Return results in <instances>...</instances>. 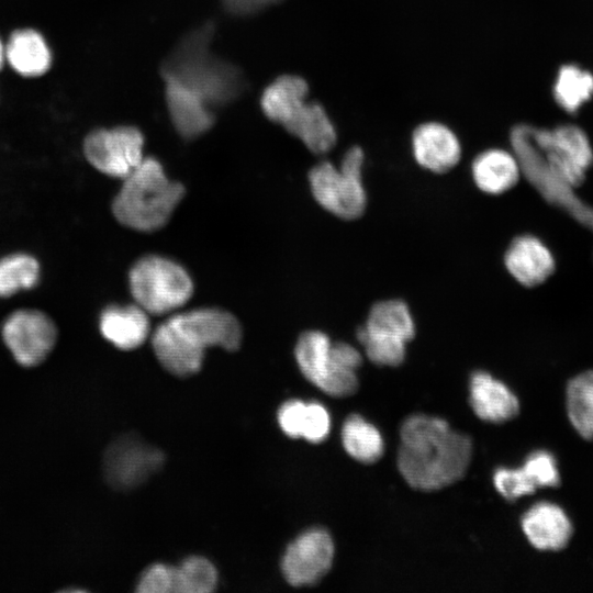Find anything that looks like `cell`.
Listing matches in <instances>:
<instances>
[{
	"label": "cell",
	"mask_w": 593,
	"mask_h": 593,
	"mask_svg": "<svg viewBox=\"0 0 593 593\" xmlns=\"http://www.w3.org/2000/svg\"><path fill=\"white\" fill-rule=\"evenodd\" d=\"M415 335L407 304L398 299L374 303L356 336L366 356L376 365L395 367L405 358V346Z\"/></svg>",
	"instance_id": "9"
},
{
	"label": "cell",
	"mask_w": 593,
	"mask_h": 593,
	"mask_svg": "<svg viewBox=\"0 0 593 593\" xmlns=\"http://www.w3.org/2000/svg\"><path fill=\"white\" fill-rule=\"evenodd\" d=\"M175 590V567L155 563L141 575L136 591L139 593H169Z\"/></svg>",
	"instance_id": "31"
},
{
	"label": "cell",
	"mask_w": 593,
	"mask_h": 593,
	"mask_svg": "<svg viewBox=\"0 0 593 593\" xmlns=\"http://www.w3.org/2000/svg\"><path fill=\"white\" fill-rule=\"evenodd\" d=\"M5 60V46L3 45L2 41L0 40V70L3 67Z\"/></svg>",
	"instance_id": "35"
},
{
	"label": "cell",
	"mask_w": 593,
	"mask_h": 593,
	"mask_svg": "<svg viewBox=\"0 0 593 593\" xmlns=\"http://www.w3.org/2000/svg\"><path fill=\"white\" fill-rule=\"evenodd\" d=\"M522 528L528 541L539 550H560L572 535V524L567 513L550 502L532 506L522 518Z\"/></svg>",
	"instance_id": "17"
},
{
	"label": "cell",
	"mask_w": 593,
	"mask_h": 593,
	"mask_svg": "<svg viewBox=\"0 0 593 593\" xmlns=\"http://www.w3.org/2000/svg\"><path fill=\"white\" fill-rule=\"evenodd\" d=\"M165 456L158 448L136 435L115 439L104 456V473L115 489H134L147 481L164 465Z\"/></svg>",
	"instance_id": "12"
},
{
	"label": "cell",
	"mask_w": 593,
	"mask_h": 593,
	"mask_svg": "<svg viewBox=\"0 0 593 593\" xmlns=\"http://www.w3.org/2000/svg\"><path fill=\"white\" fill-rule=\"evenodd\" d=\"M40 264L29 254L18 253L0 259V298L33 288L40 279Z\"/></svg>",
	"instance_id": "27"
},
{
	"label": "cell",
	"mask_w": 593,
	"mask_h": 593,
	"mask_svg": "<svg viewBox=\"0 0 593 593\" xmlns=\"http://www.w3.org/2000/svg\"><path fill=\"white\" fill-rule=\"evenodd\" d=\"M331 428V418L327 410L320 403H306L302 436L310 443L323 441Z\"/></svg>",
	"instance_id": "32"
},
{
	"label": "cell",
	"mask_w": 593,
	"mask_h": 593,
	"mask_svg": "<svg viewBox=\"0 0 593 593\" xmlns=\"http://www.w3.org/2000/svg\"><path fill=\"white\" fill-rule=\"evenodd\" d=\"M537 488L556 486L560 474L555 457L545 450L530 454L522 467Z\"/></svg>",
	"instance_id": "29"
},
{
	"label": "cell",
	"mask_w": 593,
	"mask_h": 593,
	"mask_svg": "<svg viewBox=\"0 0 593 593\" xmlns=\"http://www.w3.org/2000/svg\"><path fill=\"white\" fill-rule=\"evenodd\" d=\"M470 404L478 417L492 423H504L519 411L516 395L501 381L484 371L470 379Z\"/></svg>",
	"instance_id": "18"
},
{
	"label": "cell",
	"mask_w": 593,
	"mask_h": 593,
	"mask_svg": "<svg viewBox=\"0 0 593 593\" xmlns=\"http://www.w3.org/2000/svg\"><path fill=\"white\" fill-rule=\"evenodd\" d=\"M131 293L147 314L161 315L182 306L192 295L193 283L176 261L148 255L138 259L128 275Z\"/></svg>",
	"instance_id": "8"
},
{
	"label": "cell",
	"mask_w": 593,
	"mask_h": 593,
	"mask_svg": "<svg viewBox=\"0 0 593 593\" xmlns=\"http://www.w3.org/2000/svg\"><path fill=\"white\" fill-rule=\"evenodd\" d=\"M294 357L306 380L326 394L346 398L357 391L356 372L362 357L354 346L333 343L323 332L307 331L299 337Z\"/></svg>",
	"instance_id": "6"
},
{
	"label": "cell",
	"mask_w": 593,
	"mask_h": 593,
	"mask_svg": "<svg viewBox=\"0 0 593 593\" xmlns=\"http://www.w3.org/2000/svg\"><path fill=\"white\" fill-rule=\"evenodd\" d=\"M144 136L131 125L98 128L83 141L88 163L100 172L124 179L143 160Z\"/></svg>",
	"instance_id": "10"
},
{
	"label": "cell",
	"mask_w": 593,
	"mask_h": 593,
	"mask_svg": "<svg viewBox=\"0 0 593 593\" xmlns=\"http://www.w3.org/2000/svg\"><path fill=\"white\" fill-rule=\"evenodd\" d=\"M242 342L238 320L221 309H197L170 316L152 336L160 365L171 374L186 378L197 373L210 347L233 351Z\"/></svg>",
	"instance_id": "2"
},
{
	"label": "cell",
	"mask_w": 593,
	"mask_h": 593,
	"mask_svg": "<svg viewBox=\"0 0 593 593\" xmlns=\"http://www.w3.org/2000/svg\"><path fill=\"white\" fill-rule=\"evenodd\" d=\"M398 468L410 486L435 491L460 480L472 456L471 439L437 417L412 415L400 430Z\"/></svg>",
	"instance_id": "1"
},
{
	"label": "cell",
	"mask_w": 593,
	"mask_h": 593,
	"mask_svg": "<svg viewBox=\"0 0 593 593\" xmlns=\"http://www.w3.org/2000/svg\"><path fill=\"white\" fill-rule=\"evenodd\" d=\"M281 0H221L224 10L236 16L254 14Z\"/></svg>",
	"instance_id": "34"
},
{
	"label": "cell",
	"mask_w": 593,
	"mask_h": 593,
	"mask_svg": "<svg viewBox=\"0 0 593 593\" xmlns=\"http://www.w3.org/2000/svg\"><path fill=\"white\" fill-rule=\"evenodd\" d=\"M149 327L147 313L137 304L108 306L99 318L102 336L122 350L139 347L147 339Z\"/></svg>",
	"instance_id": "19"
},
{
	"label": "cell",
	"mask_w": 593,
	"mask_h": 593,
	"mask_svg": "<svg viewBox=\"0 0 593 593\" xmlns=\"http://www.w3.org/2000/svg\"><path fill=\"white\" fill-rule=\"evenodd\" d=\"M511 276L524 287H536L546 281L555 270V259L548 247L536 236L515 237L504 255Z\"/></svg>",
	"instance_id": "16"
},
{
	"label": "cell",
	"mask_w": 593,
	"mask_h": 593,
	"mask_svg": "<svg viewBox=\"0 0 593 593\" xmlns=\"http://www.w3.org/2000/svg\"><path fill=\"white\" fill-rule=\"evenodd\" d=\"M365 153L353 146L345 153L339 167L322 161L309 172L312 194L326 211L343 220L362 215L367 194L362 183Z\"/></svg>",
	"instance_id": "7"
},
{
	"label": "cell",
	"mask_w": 593,
	"mask_h": 593,
	"mask_svg": "<svg viewBox=\"0 0 593 593\" xmlns=\"http://www.w3.org/2000/svg\"><path fill=\"white\" fill-rule=\"evenodd\" d=\"M309 85L295 75H282L269 83L261 93L260 105L264 114L282 126L307 101Z\"/></svg>",
	"instance_id": "22"
},
{
	"label": "cell",
	"mask_w": 593,
	"mask_h": 593,
	"mask_svg": "<svg viewBox=\"0 0 593 593\" xmlns=\"http://www.w3.org/2000/svg\"><path fill=\"white\" fill-rule=\"evenodd\" d=\"M164 81L168 113L177 133L184 139L206 133L215 121L213 108L186 86L171 79Z\"/></svg>",
	"instance_id": "15"
},
{
	"label": "cell",
	"mask_w": 593,
	"mask_h": 593,
	"mask_svg": "<svg viewBox=\"0 0 593 593\" xmlns=\"http://www.w3.org/2000/svg\"><path fill=\"white\" fill-rule=\"evenodd\" d=\"M183 194V186L170 181L156 158L144 157L123 179L113 199L112 212L118 222L126 227L154 232L168 222Z\"/></svg>",
	"instance_id": "5"
},
{
	"label": "cell",
	"mask_w": 593,
	"mask_h": 593,
	"mask_svg": "<svg viewBox=\"0 0 593 593\" xmlns=\"http://www.w3.org/2000/svg\"><path fill=\"white\" fill-rule=\"evenodd\" d=\"M334 551L333 539L325 529H309L287 547L281 560L282 574L292 586L314 585L329 571Z\"/></svg>",
	"instance_id": "13"
},
{
	"label": "cell",
	"mask_w": 593,
	"mask_h": 593,
	"mask_svg": "<svg viewBox=\"0 0 593 593\" xmlns=\"http://www.w3.org/2000/svg\"><path fill=\"white\" fill-rule=\"evenodd\" d=\"M347 454L359 462L372 463L383 455V439L379 430L359 415H350L342 429Z\"/></svg>",
	"instance_id": "25"
},
{
	"label": "cell",
	"mask_w": 593,
	"mask_h": 593,
	"mask_svg": "<svg viewBox=\"0 0 593 593\" xmlns=\"http://www.w3.org/2000/svg\"><path fill=\"white\" fill-rule=\"evenodd\" d=\"M283 127L317 155L328 153L337 141L333 121L316 101H306Z\"/></svg>",
	"instance_id": "21"
},
{
	"label": "cell",
	"mask_w": 593,
	"mask_h": 593,
	"mask_svg": "<svg viewBox=\"0 0 593 593\" xmlns=\"http://www.w3.org/2000/svg\"><path fill=\"white\" fill-rule=\"evenodd\" d=\"M5 59L20 75L36 77L45 74L52 65L51 49L35 30H18L5 46Z\"/></svg>",
	"instance_id": "23"
},
{
	"label": "cell",
	"mask_w": 593,
	"mask_h": 593,
	"mask_svg": "<svg viewBox=\"0 0 593 593\" xmlns=\"http://www.w3.org/2000/svg\"><path fill=\"white\" fill-rule=\"evenodd\" d=\"M1 336L18 363L34 367L43 362L57 340V327L44 312L21 309L2 324Z\"/></svg>",
	"instance_id": "11"
},
{
	"label": "cell",
	"mask_w": 593,
	"mask_h": 593,
	"mask_svg": "<svg viewBox=\"0 0 593 593\" xmlns=\"http://www.w3.org/2000/svg\"><path fill=\"white\" fill-rule=\"evenodd\" d=\"M521 167L514 153L502 148H489L475 156L471 175L475 186L489 194H501L519 180Z\"/></svg>",
	"instance_id": "20"
},
{
	"label": "cell",
	"mask_w": 593,
	"mask_h": 593,
	"mask_svg": "<svg viewBox=\"0 0 593 593\" xmlns=\"http://www.w3.org/2000/svg\"><path fill=\"white\" fill-rule=\"evenodd\" d=\"M306 403L300 400H290L283 403L278 411V423L282 432L291 437L302 436Z\"/></svg>",
	"instance_id": "33"
},
{
	"label": "cell",
	"mask_w": 593,
	"mask_h": 593,
	"mask_svg": "<svg viewBox=\"0 0 593 593\" xmlns=\"http://www.w3.org/2000/svg\"><path fill=\"white\" fill-rule=\"evenodd\" d=\"M552 97L563 111L575 113L593 97V74L573 63L561 65L552 85Z\"/></svg>",
	"instance_id": "24"
},
{
	"label": "cell",
	"mask_w": 593,
	"mask_h": 593,
	"mask_svg": "<svg viewBox=\"0 0 593 593\" xmlns=\"http://www.w3.org/2000/svg\"><path fill=\"white\" fill-rule=\"evenodd\" d=\"M510 142L521 171L539 168L572 188L584 181L593 164L589 137L574 124L548 130L521 123L511 130Z\"/></svg>",
	"instance_id": "4"
},
{
	"label": "cell",
	"mask_w": 593,
	"mask_h": 593,
	"mask_svg": "<svg viewBox=\"0 0 593 593\" xmlns=\"http://www.w3.org/2000/svg\"><path fill=\"white\" fill-rule=\"evenodd\" d=\"M412 152L422 168L435 174L452 169L462 155L456 133L437 121L424 122L415 127L412 133Z\"/></svg>",
	"instance_id": "14"
},
{
	"label": "cell",
	"mask_w": 593,
	"mask_h": 593,
	"mask_svg": "<svg viewBox=\"0 0 593 593\" xmlns=\"http://www.w3.org/2000/svg\"><path fill=\"white\" fill-rule=\"evenodd\" d=\"M216 584V569L206 558L189 557L175 567L176 593H209Z\"/></svg>",
	"instance_id": "28"
},
{
	"label": "cell",
	"mask_w": 593,
	"mask_h": 593,
	"mask_svg": "<svg viewBox=\"0 0 593 593\" xmlns=\"http://www.w3.org/2000/svg\"><path fill=\"white\" fill-rule=\"evenodd\" d=\"M214 32L212 22L188 32L161 66L164 79L186 86L213 109L235 101L246 87L239 68L212 53Z\"/></svg>",
	"instance_id": "3"
},
{
	"label": "cell",
	"mask_w": 593,
	"mask_h": 593,
	"mask_svg": "<svg viewBox=\"0 0 593 593\" xmlns=\"http://www.w3.org/2000/svg\"><path fill=\"white\" fill-rule=\"evenodd\" d=\"M566 405L568 417L585 439H593V371L575 376L567 385Z\"/></svg>",
	"instance_id": "26"
},
{
	"label": "cell",
	"mask_w": 593,
	"mask_h": 593,
	"mask_svg": "<svg viewBox=\"0 0 593 593\" xmlns=\"http://www.w3.org/2000/svg\"><path fill=\"white\" fill-rule=\"evenodd\" d=\"M493 481L500 494L508 501L532 494L537 489L523 468L499 469Z\"/></svg>",
	"instance_id": "30"
}]
</instances>
